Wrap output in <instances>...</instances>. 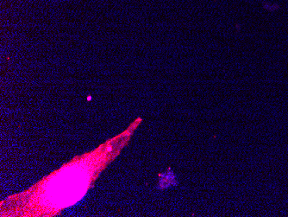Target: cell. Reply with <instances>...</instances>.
Returning <instances> with one entry per match:
<instances>
[{"mask_svg":"<svg viewBox=\"0 0 288 217\" xmlns=\"http://www.w3.org/2000/svg\"><path fill=\"white\" fill-rule=\"evenodd\" d=\"M263 8L266 9L268 11H277L278 9L279 8V6L277 4H271L269 2H264L263 3Z\"/></svg>","mask_w":288,"mask_h":217,"instance_id":"cell-1","label":"cell"}]
</instances>
